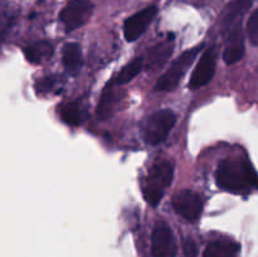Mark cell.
Segmentation results:
<instances>
[{
    "instance_id": "13",
    "label": "cell",
    "mask_w": 258,
    "mask_h": 257,
    "mask_svg": "<svg viewBox=\"0 0 258 257\" xmlns=\"http://www.w3.org/2000/svg\"><path fill=\"white\" fill-rule=\"evenodd\" d=\"M117 85L110 81L108 85L106 86L105 90H103L102 95H101L100 102L97 105V110H96V113H97V117L100 120H106L110 116L113 115L116 110V106H117L118 102V95L116 93L115 87Z\"/></svg>"
},
{
    "instance_id": "11",
    "label": "cell",
    "mask_w": 258,
    "mask_h": 257,
    "mask_svg": "<svg viewBox=\"0 0 258 257\" xmlns=\"http://www.w3.org/2000/svg\"><path fill=\"white\" fill-rule=\"evenodd\" d=\"M252 0H233L222 12L221 25L224 33L231 30L238 22H241L242 17L246 14L247 10L251 8Z\"/></svg>"
},
{
    "instance_id": "16",
    "label": "cell",
    "mask_w": 258,
    "mask_h": 257,
    "mask_svg": "<svg viewBox=\"0 0 258 257\" xmlns=\"http://www.w3.org/2000/svg\"><path fill=\"white\" fill-rule=\"evenodd\" d=\"M25 58L30 63H42L53 55V47L47 40H39L28 45L24 49Z\"/></svg>"
},
{
    "instance_id": "15",
    "label": "cell",
    "mask_w": 258,
    "mask_h": 257,
    "mask_svg": "<svg viewBox=\"0 0 258 257\" xmlns=\"http://www.w3.org/2000/svg\"><path fill=\"white\" fill-rule=\"evenodd\" d=\"M239 253V244L228 239H219L211 242L204 249V257H237Z\"/></svg>"
},
{
    "instance_id": "4",
    "label": "cell",
    "mask_w": 258,
    "mask_h": 257,
    "mask_svg": "<svg viewBox=\"0 0 258 257\" xmlns=\"http://www.w3.org/2000/svg\"><path fill=\"white\" fill-rule=\"evenodd\" d=\"M203 48V44L198 45V47H194L191 49L185 50L184 53H181L173 63L169 67V70L159 78V81L155 85L156 91H170L174 90L176 86L179 85L181 78L184 77L186 72H188L189 67L191 66V63L194 62L197 55L199 54V52Z\"/></svg>"
},
{
    "instance_id": "21",
    "label": "cell",
    "mask_w": 258,
    "mask_h": 257,
    "mask_svg": "<svg viewBox=\"0 0 258 257\" xmlns=\"http://www.w3.org/2000/svg\"><path fill=\"white\" fill-rule=\"evenodd\" d=\"M54 82L55 80L53 77H45L43 78L42 81H39L35 87H37V90L40 91V92H44V91L52 90L53 86H54Z\"/></svg>"
},
{
    "instance_id": "17",
    "label": "cell",
    "mask_w": 258,
    "mask_h": 257,
    "mask_svg": "<svg viewBox=\"0 0 258 257\" xmlns=\"http://www.w3.org/2000/svg\"><path fill=\"white\" fill-rule=\"evenodd\" d=\"M144 68V58H136V59L131 60L130 63L125 66L115 77L112 78V82L115 85L121 86V85H125V83L130 82L133 78H135L139 73L143 71Z\"/></svg>"
},
{
    "instance_id": "5",
    "label": "cell",
    "mask_w": 258,
    "mask_h": 257,
    "mask_svg": "<svg viewBox=\"0 0 258 257\" xmlns=\"http://www.w3.org/2000/svg\"><path fill=\"white\" fill-rule=\"evenodd\" d=\"M93 4L90 0H71L59 13V19L67 30L82 27L93 13Z\"/></svg>"
},
{
    "instance_id": "12",
    "label": "cell",
    "mask_w": 258,
    "mask_h": 257,
    "mask_svg": "<svg viewBox=\"0 0 258 257\" xmlns=\"http://www.w3.org/2000/svg\"><path fill=\"white\" fill-rule=\"evenodd\" d=\"M171 39H173V38H171ZM171 39L159 43V44L154 45L153 48L149 49L148 54L144 57V68L156 71L165 65L166 60H168L169 58H170V55L173 54L174 44L173 42H171Z\"/></svg>"
},
{
    "instance_id": "9",
    "label": "cell",
    "mask_w": 258,
    "mask_h": 257,
    "mask_svg": "<svg viewBox=\"0 0 258 257\" xmlns=\"http://www.w3.org/2000/svg\"><path fill=\"white\" fill-rule=\"evenodd\" d=\"M216 49L214 48H208L203 53L198 65H197L196 70L191 73L190 82H189V88L190 90H197V88L206 86L207 83L211 82V80L214 76V72H216Z\"/></svg>"
},
{
    "instance_id": "10",
    "label": "cell",
    "mask_w": 258,
    "mask_h": 257,
    "mask_svg": "<svg viewBox=\"0 0 258 257\" xmlns=\"http://www.w3.org/2000/svg\"><path fill=\"white\" fill-rule=\"evenodd\" d=\"M244 55V35L242 22H238L231 29L223 52V59L227 65H234Z\"/></svg>"
},
{
    "instance_id": "3",
    "label": "cell",
    "mask_w": 258,
    "mask_h": 257,
    "mask_svg": "<svg viewBox=\"0 0 258 257\" xmlns=\"http://www.w3.org/2000/svg\"><path fill=\"white\" fill-rule=\"evenodd\" d=\"M176 121L175 113L169 108L158 111L141 123V135L149 145H159L168 138Z\"/></svg>"
},
{
    "instance_id": "7",
    "label": "cell",
    "mask_w": 258,
    "mask_h": 257,
    "mask_svg": "<svg viewBox=\"0 0 258 257\" xmlns=\"http://www.w3.org/2000/svg\"><path fill=\"white\" fill-rule=\"evenodd\" d=\"M173 206L176 213L189 222H196L203 213V199L193 190H181L174 197Z\"/></svg>"
},
{
    "instance_id": "19",
    "label": "cell",
    "mask_w": 258,
    "mask_h": 257,
    "mask_svg": "<svg viewBox=\"0 0 258 257\" xmlns=\"http://www.w3.org/2000/svg\"><path fill=\"white\" fill-rule=\"evenodd\" d=\"M247 33L252 44L258 47V10L251 15L247 23Z\"/></svg>"
},
{
    "instance_id": "1",
    "label": "cell",
    "mask_w": 258,
    "mask_h": 257,
    "mask_svg": "<svg viewBox=\"0 0 258 257\" xmlns=\"http://www.w3.org/2000/svg\"><path fill=\"white\" fill-rule=\"evenodd\" d=\"M217 184L223 190L242 194L254 186L258 189V174L247 159H224L216 171Z\"/></svg>"
},
{
    "instance_id": "14",
    "label": "cell",
    "mask_w": 258,
    "mask_h": 257,
    "mask_svg": "<svg viewBox=\"0 0 258 257\" xmlns=\"http://www.w3.org/2000/svg\"><path fill=\"white\" fill-rule=\"evenodd\" d=\"M62 59L66 70L72 75L80 71L83 65L82 50L78 43H66L62 49Z\"/></svg>"
},
{
    "instance_id": "6",
    "label": "cell",
    "mask_w": 258,
    "mask_h": 257,
    "mask_svg": "<svg viewBox=\"0 0 258 257\" xmlns=\"http://www.w3.org/2000/svg\"><path fill=\"white\" fill-rule=\"evenodd\" d=\"M176 252L178 246L173 231L165 222L159 221L151 236V253L154 257H175Z\"/></svg>"
},
{
    "instance_id": "2",
    "label": "cell",
    "mask_w": 258,
    "mask_h": 257,
    "mask_svg": "<svg viewBox=\"0 0 258 257\" xmlns=\"http://www.w3.org/2000/svg\"><path fill=\"white\" fill-rule=\"evenodd\" d=\"M174 168L170 161H158L149 173L146 185L144 186V198L150 206L156 207L164 197V190L173 181Z\"/></svg>"
},
{
    "instance_id": "20",
    "label": "cell",
    "mask_w": 258,
    "mask_h": 257,
    "mask_svg": "<svg viewBox=\"0 0 258 257\" xmlns=\"http://www.w3.org/2000/svg\"><path fill=\"white\" fill-rule=\"evenodd\" d=\"M183 249L185 257H197L198 254V248H197L196 242L191 238H185L183 242Z\"/></svg>"
},
{
    "instance_id": "8",
    "label": "cell",
    "mask_w": 258,
    "mask_h": 257,
    "mask_svg": "<svg viewBox=\"0 0 258 257\" xmlns=\"http://www.w3.org/2000/svg\"><path fill=\"white\" fill-rule=\"evenodd\" d=\"M156 14H158V8L155 5H151L127 18L123 24V35L126 40L135 42L138 38H140L141 34H144V32L148 29Z\"/></svg>"
},
{
    "instance_id": "18",
    "label": "cell",
    "mask_w": 258,
    "mask_h": 257,
    "mask_svg": "<svg viewBox=\"0 0 258 257\" xmlns=\"http://www.w3.org/2000/svg\"><path fill=\"white\" fill-rule=\"evenodd\" d=\"M60 117L63 122L70 126H78L82 121V108L77 101L66 103L60 110Z\"/></svg>"
}]
</instances>
